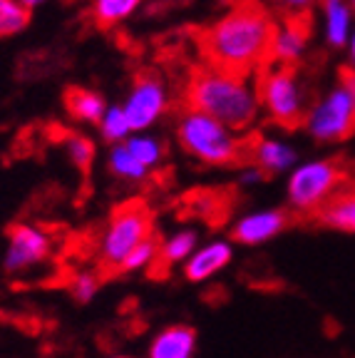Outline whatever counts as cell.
Returning <instances> with one entry per match:
<instances>
[{
	"mask_svg": "<svg viewBox=\"0 0 355 358\" xmlns=\"http://www.w3.org/2000/svg\"><path fill=\"white\" fill-rule=\"evenodd\" d=\"M233 259V244L229 239H211L206 244H199L189 262L182 266L184 279L189 284H206L217 274H222L224 268L231 264Z\"/></svg>",
	"mask_w": 355,
	"mask_h": 358,
	"instance_id": "13",
	"label": "cell"
},
{
	"mask_svg": "<svg viewBox=\"0 0 355 358\" xmlns=\"http://www.w3.org/2000/svg\"><path fill=\"white\" fill-rule=\"evenodd\" d=\"M259 100H261V112L273 124L286 129L303 127V117L308 112V92L296 73V67L271 65L259 75Z\"/></svg>",
	"mask_w": 355,
	"mask_h": 358,
	"instance_id": "5",
	"label": "cell"
},
{
	"mask_svg": "<svg viewBox=\"0 0 355 358\" xmlns=\"http://www.w3.org/2000/svg\"><path fill=\"white\" fill-rule=\"evenodd\" d=\"M303 129L318 145H338L355 134V73L343 67L335 83L308 105Z\"/></svg>",
	"mask_w": 355,
	"mask_h": 358,
	"instance_id": "4",
	"label": "cell"
},
{
	"mask_svg": "<svg viewBox=\"0 0 355 358\" xmlns=\"http://www.w3.org/2000/svg\"><path fill=\"white\" fill-rule=\"evenodd\" d=\"M145 0H92V17L102 28H115L142 8Z\"/></svg>",
	"mask_w": 355,
	"mask_h": 358,
	"instance_id": "20",
	"label": "cell"
},
{
	"mask_svg": "<svg viewBox=\"0 0 355 358\" xmlns=\"http://www.w3.org/2000/svg\"><path fill=\"white\" fill-rule=\"evenodd\" d=\"M107 167H110L112 177L119 179V182H127V185H137V182H145L150 177V169L127 150V145L110 147V152H107Z\"/></svg>",
	"mask_w": 355,
	"mask_h": 358,
	"instance_id": "19",
	"label": "cell"
},
{
	"mask_svg": "<svg viewBox=\"0 0 355 358\" xmlns=\"http://www.w3.org/2000/svg\"><path fill=\"white\" fill-rule=\"evenodd\" d=\"M187 107L244 132L261 115L259 85L251 75H236L219 67H196L187 83Z\"/></svg>",
	"mask_w": 355,
	"mask_h": 358,
	"instance_id": "2",
	"label": "cell"
},
{
	"mask_svg": "<svg viewBox=\"0 0 355 358\" xmlns=\"http://www.w3.org/2000/svg\"><path fill=\"white\" fill-rule=\"evenodd\" d=\"M273 3H278L281 8H286L291 15H300V13H305L308 8L318 6V0H273Z\"/></svg>",
	"mask_w": 355,
	"mask_h": 358,
	"instance_id": "28",
	"label": "cell"
},
{
	"mask_svg": "<svg viewBox=\"0 0 355 358\" xmlns=\"http://www.w3.org/2000/svg\"><path fill=\"white\" fill-rule=\"evenodd\" d=\"M343 169L331 159L298 162L286 179V201L298 214H318L343 189Z\"/></svg>",
	"mask_w": 355,
	"mask_h": 358,
	"instance_id": "6",
	"label": "cell"
},
{
	"mask_svg": "<svg viewBox=\"0 0 355 358\" xmlns=\"http://www.w3.org/2000/svg\"><path fill=\"white\" fill-rule=\"evenodd\" d=\"M169 90L157 75H139L119 102L134 132H150L169 110Z\"/></svg>",
	"mask_w": 355,
	"mask_h": 358,
	"instance_id": "9",
	"label": "cell"
},
{
	"mask_svg": "<svg viewBox=\"0 0 355 358\" xmlns=\"http://www.w3.org/2000/svg\"><path fill=\"white\" fill-rule=\"evenodd\" d=\"M308 45H311V22L303 15H289L283 20H276L268 62L281 67H294L296 62L305 57Z\"/></svg>",
	"mask_w": 355,
	"mask_h": 358,
	"instance_id": "10",
	"label": "cell"
},
{
	"mask_svg": "<svg viewBox=\"0 0 355 358\" xmlns=\"http://www.w3.org/2000/svg\"><path fill=\"white\" fill-rule=\"evenodd\" d=\"M52 254V236L40 224L22 222L8 231L6 252H3V271L10 276L30 274L45 266Z\"/></svg>",
	"mask_w": 355,
	"mask_h": 358,
	"instance_id": "8",
	"label": "cell"
},
{
	"mask_svg": "<svg viewBox=\"0 0 355 358\" xmlns=\"http://www.w3.org/2000/svg\"><path fill=\"white\" fill-rule=\"evenodd\" d=\"M100 134H102V140L107 142L110 147L115 145H124V142L129 140L134 134L132 124H129L127 115H124L122 105H110L105 112V117L100 120Z\"/></svg>",
	"mask_w": 355,
	"mask_h": 358,
	"instance_id": "22",
	"label": "cell"
},
{
	"mask_svg": "<svg viewBox=\"0 0 355 358\" xmlns=\"http://www.w3.org/2000/svg\"><path fill=\"white\" fill-rule=\"evenodd\" d=\"M124 145H127V150L132 152L147 169H154L164 162V142H161L157 134L134 132Z\"/></svg>",
	"mask_w": 355,
	"mask_h": 358,
	"instance_id": "21",
	"label": "cell"
},
{
	"mask_svg": "<svg viewBox=\"0 0 355 358\" xmlns=\"http://www.w3.org/2000/svg\"><path fill=\"white\" fill-rule=\"evenodd\" d=\"M276 20L256 0H236L201 33L206 65L254 75L268 62Z\"/></svg>",
	"mask_w": 355,
	"mask_h": 358,
	"instance_id": "1",
	"label": "cell"
},
{
	"mask_svg": "<svg viewBox=\"0 0 355 358\" xmlns=\"http://www.w3.org/2000/svg\"><path fill=\"white\" fill-rule=\"evenodd\" d=\"M174 132H177V142L182 145V150L206 167H231L239 159H244L249 150V145L241 140L236 129L191 107H184L179 112Z\"/></svg>",
	"mask_w": 355,
	"mask_h": 358,
	"instance_id": "3",
	"label": "cell"
},
{
	"mask_svg": "<svg viewBox=\"0 0 355 358\" xmlns=\"http://www.w3.org/2000/svg\"><path fill=\"white\" fill-rule=\"evenodd\" d=\"M316 217L328 229L355 234V189H340Z\"/></svg>",
	"mask_w": 355,
	"mask_h": 358,
	"instance_id": "17",
	"label": "cell"
},
{
	"mask_svg": "<svg viewBox=\"0 0 355 358\" xmlns=\"http://www.w3.org/2000/svg\"><path fill=\"white\" fill-rule=\"evenodd\" d=\"M65 155L67 159L80 169H87L94 162V142L85 134H67L65 137Z\"/></svg>",
	"mask_w": 355,
	"mask_h": 358,
	"instance_id": "26",
	"label": "cell"
},
{
	"mask_svg": "<svg viewBox=\"0 0 355 358\" xmlns=\"http://www.w3.org/2000/svg\"><path fill=\"white\" fill-rule=\"evenodd\" d=\"M196 331L187 324L164 326L152 336L147 358H194Z\"/></svg>",
	"mask_w": 355,
	"mask_h": 358,
	"instance_id": "15",
	"label": "cell"
},
{
	"mask_svg": "<svg viewBox=\"0 0 355 358\" xmlns=\"http://www.w3.org/2000/svg\"><path fill=\"white\" fill-rule=\"evenodd\" d=\"M263 177H266V174H263L259 167H254V164H246V167L241 169L239 174H236V185L246 187V189H254V187L261 185Z\"/></svg>",
	"mask_w": 355,
	"mask_h": 358,
	"instance_id": "27",
	"label": "cell"
},
{
	"mask_svg": "<svg viewBox=\"0 0 355 358\" xmlns=\"http://www.w3.org/2000/svg\"><path fill=\"white\" fill-rule=\"evenodd\" d=\"M321 33L328 48H345L355 30V8L350 0H318Z\"/></svg>",
	"mask_w": 355,
	"mask_h": 358,
	"instance_id": "14",
	"label": "cell"
},
{
	"mask_svg": "<svg viewBox=\"0 0 355 358\" xmlns=\"http://www.w3.org/2000/svg\"><path fill=\"white\" fill-rule=\"evenodd\" d=\"M147 239H152V214L137 201L119 207L110 217L100 236L102 266L119 268L124 259Z\"/></svg>",
	"mask_w": 355,
	"mask_h": 358,
	"instance_id": "7",
	"label": "cell"
},
{
	"mask_svg": "<svg viewBox=\"0 0 355 358\" xmlns=\"http://www.w3.org/2000/svg\"><path fill=\"white\" fill-rule=\"evenodd\" d=\"M30 20V10L17 3V0H0V38L20 33Z\"/></svg>",
	"mask_w": 355,
	"mask_h": 358,
	"instance_id": "24",
	"label": "cell"
},
{
	"mask_svg": "<svg viewBox=\"0 0 355 358\" xmlns=\"http://www.w3.org/2000/svg\"><path fill=\"white\" fill-rule=\"evenodd\" d=\"M110 358H129V356H110Z\"/></svg>",
	"mask_w": 355,
	"mask_h": 358,
	"instance_id": "31",
	"label": "cell"
},
{
	"mask_svg": "<svg viewBox=\"0 0 355 358\" xmlns=\"http://www.w3.org/2000/svg\"><path fill=\"white\" fill-rule=\"evenodd\" d=\"M350 3H353V8H355V0H350Z\"/></svg>",
	"mask_w": 355,
	"mask_h": 358,
	"instance_id": "32",
	"label": "cell"
},
{
	"mask_svg": "<svg viewBox=\"0 0 355 358\" xmlns=\"http://www.w3.org/2000/svg\"><path fill=\"white\" fill-rule=\"evenodd\" d=\"M199 249V231L191 227H182V229L172 231L159 246V262L164 266H184L189 257Z\"/></svg>",
	"mask_w": 355,
	"mask_h": 358,
	"instance_id": "18",
	"label": "cell"
},
{
	"mask_svg": "<svg viewBox=\"0 0 355 358\" xmlns=\"http://www.w3.org/2000/svg\"><path fill=\"white\" fill-rule=\"evenodd\" d=\"M25 10H35V8H40V6H45V3H50V0H17Z\"/></svg>",
	"mask_w": 355,
	"mask_h": 358,
	"instance_id": "30",
	"label": "cell"
},
{
	"mask_svg": "<svg viewBox=\"0 0 355 358\" xmlns=\"http://www.w3.org/2000/svg\"><path fill=\"white\" fill-rule=\"evenodd\" d=\"M100 274L92 271V268H80L75 271L73 279H70V294L78 303H89L94 296H97V291H100Z\"/></svg>",
	"mask_w": 355,
	"mask_h": 358,
	"instance_id": "25",
	"label": "cell"
},
{
	"mask_svg": "<svg viewBox=\"0 0 355 358\" xmlns=\"http://www.w3.org/2000/svg\"><path fill=\"white\" fill-rule=\"evenodd\" d=\"M159 246L161 244L154 239V236L147 239L145 244H139L137 249L124 259L122 266H119V271H124V274H134V271H147V268H152L157 262H159Z\"/></svg>",
	"mask_w": 355,
	"mask_h": 358,
	"instance_id": "23",
	"label": "cell"
},
{
	"mask_svg": "<svg viewBox=\"0 0 355 358\" xmlns=\"http://www.w3.org/2000/svg\"><path fill=\"white\" fill-rule=\"evenodd\" d=\"M345 52H348V65L345 67L355 73V30H353V35H350L348 45H345Z\"/></svg>",
	"mask_w": 355,
	"mask_h": 358,
	"instance_id": "29",
	"label": "cell"
},
{
	"mask_svg": "<svg viewBox=\"0 0 355 358\" xmlns=\"http://www.w3.org/2000/svg\"><path fill=\"white\" fill-rule=\"evenodd\" d=\"M65 105L70 117L80 124H100V120L105 117L107 112V100L97 92V90H87V87H73L67 92Z\"/></svg>",
	"mask_w": 355,
	"mask_h": 358,
	"instance_id": "16",
	"label": "cell"
},
{
	"mask_svg": "<svg viewBox=\"0 0 355 358\" xmlns=\"http://www.w3.org/2000/svg\"><path fill=\"white\" fill-rule=\"evenodd\" d=\"M246 152L251 157V164L263 174H291L298 164V150L289 140L273 134H259Z\"/></svg>",
	"mask_w": 355,
	"mask_h": 358,
	"instance_id": "12",
	"label": "cell"
},
{
	"mask_svg": "<svg viewBox=\"0 0 355 358\" xmlns=\"http://www.w3.org/2000/svg\"><path fill=\"white\" fill-rule=\"evenodd\" d=\"M286 227H289V214L283 209H254V212L241 214L231 224V239L244 246H261L276 239Z\"/></svg>",
	"mask_w": 355,
	"mask_h": 358,
	"instance_id": "11",
	"label": "cell"
}]
</instances>
